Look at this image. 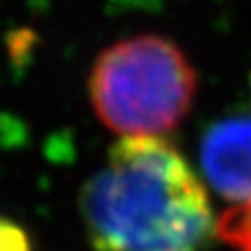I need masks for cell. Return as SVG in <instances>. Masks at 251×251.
<instances>
[{"label":"cell","mask_w":251,"mask_h":251,"mask_svg":"<svg viewBox=\"0 0 251 251\" xmlns=\"http://www.w3.org/2000/svg\"><path fill=\"white\" fill-rule=\"evenodd\" d=\"M201 168L224 199L251 203V117H226L211 126L201 143Z\"/></svg>","instance_id":"obj_3"},{"label":"cell","mask_w":251,"mask_h":251,"mask_svg":"<svg viewBox=\"0 0 251 251\" xmlns=\"http://www.w3.org/2000/svg\"><path fill=\"white\" fill-rule=\"evenodd\" d=\"M0 251H31L27 234L21 226L0 216Z\"/></svg>","instance_id":"obj_5"},{"label":"cell","mask_w":251,"mask_h":251,"mask_svg":"<svg viewBox=\"0 0 251 251\" xmlns=\"http://www.w3.org/2000/svg\"><path fill=\"white\" fill-rule=\"evenodd\" d=\"M82 214L97 251H203L218 226L199 178L159 136H122L86 182Z\"/></svg>","instance_id":"obj_1"},{"label":"cell","mask_w":251,"mask_h":251,"mask_svg":"<svg viewBox=\"0 0 251 251\" xmlns=\"http://www.w3.org/2000/svg\"><path fill=\"white\" fill-rule=\"evenodd\" d=\"M216 232L237 251H251V203L224 211L218 220Z\"/></svg>","instance_id":"obj_4"},{"label":"cell","mask_w":251,"mask_h":251,"mask_svg":"<svg viewBox=\"0 0 251 251\" xmlns=\"http://www.w3.org/2000/svg\"><path fill=\"white\" fill-rule=\"evenodd\" d=\"M88 90L94 111L109 130L122 136H159L184 120L197 75L174 42L136 36L97 59Z\"/></svg>","instance_id":"obj_2"}]
</instances>
